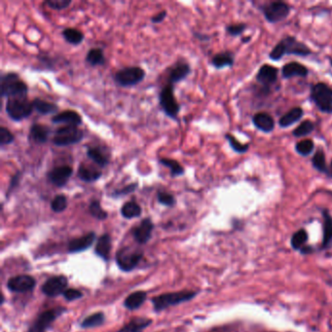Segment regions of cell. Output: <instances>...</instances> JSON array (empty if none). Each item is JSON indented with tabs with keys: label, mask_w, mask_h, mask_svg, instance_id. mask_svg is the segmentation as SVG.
Listing matches in <instances>:
<instances>
[{
	"label": "cell",
	"mask_w": 332,
	"mask_h": 332,
	"mask_svg": "<svg viewBox=\"0 0 332 332\" xmlns=\"http://www.w3.org/2000/svg\"><path fill=\"white\" fill-rule=\"evenodd\" d=\"M159 163L171 171V176L173 177H181L185 174L184 168L181 166V164L178 163L177 160L171 158H161L159 160Z\"/></svg>",
	"instance_id": "obj_36"
},
{
	"label": "cell",
	"mask_w": 332,
	"mask_h": 332,
	"mask_svg": "<svg viewBox=\"0 0 332 332\" xmlns=\"http://www.w3.org/2000/svg\"><path fill=\"white\" fill-rule=\"evenodd\" d=\"M64 296L65 298L68 300V301H73V300H76V299L81 298L83 296L82 292L78 289H75V288H70V289H67L64 293Z\"/></svg>",
	"instance_id": "obj_49"
},
{
	"label": "cell",
	"mask_w": 332,
	"mask_h": 332,
	"mask_svg": "<svg viewBox=\"0 0 332 332\" xmlns=\"http://www.w3.org/2000/svg\"><path fill=\"white\" fill-rule=\"evenodd\" d=\"M167 17V11L166 10H163V11L159 12L157 13L156 15H154L152 18H151V22L153 23H160V22H163Z\"/></svg>",
	"instance_id": "obj_51"
},
{
	"label": "cell",
	"mask_w": 332,
	"mask_h": 332,
	"mask_svg": "<svg viewBox=\"0 0 332 332\" xmlns=\"http://www.w3.org/2000/svg\"><path fill=\"white\" fill-rule=\"evenodd\" d=\"M303 115H304L303 108L299 106L293 107L280 118L279 125L281 128H288L293 124L298 122L299 120L303 117Z\"/></svg>",
	"instance_id": "obj_24"
},
{
	"label": "cell",
	"mask_w": 332,
	"mask_h": 332,
	"mask_svg": "<svg viewBox=\"0 0 332 332\" xmlns=\"http://www.w3.org/2000/svg\"><path fill=\"white\" fill-rule=\"evenodd\" d=\"M196 296L194 291H177L172 293H165L152 298L155 311L165 310L171 306H176L183 302L189 301Z\"/></svg>",
	"instance_id": "obj_6"
},
{
	"label": "cell",
	"mask_w": 332,
	"mask_h": 332,
	"mask_svg": "<svg viewBox=\"0 0 332 332\" xmlns=\"http://www.w3.org/2000/svg\"><path fill=\"white\" fill-rule=\"evenodd\" d=\"M15 142V135L10 130L1 126L0 127V145L5 146L13 144Z\"/></svg>",
	"instance_id": "obj_45"
},
{
	"label": "cell",
	"mask_w": 332,
	"mask_h": 332,
	"mask_svg": "<svg viewBox=\"0 0 332 332\" xmlns=\"http://www.w3.org/2000/svg\"><path fill=\"white\" fill-rule=\"evenodd\" d=\"M279 69L277 67H273L271 65H263L259 68L256 80L258 83L263 85L264 88H269L271 85L277 82Z\"/></svg>",
	"instance_id": "obj_15"
},
{
	"label": "cell",
	"mask_w": 332,
	"mask_h": 332,
	"mask_svg": "<svg viewBox=\"0 0 332 332\" xmlns=\"http://www.w3.org/2000/svg\"><path fill=\"white\" fill-rule=\"evenodd\" d=\"M95 239H96V234L94 232L88 233L83 237L74 239L68 244V252L74 254V253H80L85 250H88L94 243Z\"/></svg>",
	"instance_id": "obj_22"
},
{
	"label": "cell",
	"mask_w": 332,
	"mask_h": 332,
	"mask_svg": "<svg viewBox=\"0 0 332 332\" xmlns=\"http://www.w3.org/2000/svg\"><path fill=\"white\" fill-rule=\"evenodd\" d=\"M63 36L67 43L73 45V46H78V45L81 44L85 39L84 34L81 31H78L73 27L65 29L63 31Z\"/></svg>",
	"instance_id": "obj_34"
},
{
	"label": "cell",
	"mask_w": 332,
	"mask_h": 332,
	"mask_svg": "<svg viewBox=\"0 0 332 332\" xmlns=\"http://www.w3.org/2000/svg\"><path fill=\"white\" fill-rule=\"evenodd\" d=\"M235 58L232 52L224 51L217 53L212 57L211 65L216 69H222L224 67H231L234 65Z\"/></svg>",
	"instance_id": "obj_25"
},
{
	"label": "cell",
	"mask_w": 332,
	"mask_h": 332,
	"mask_svg": "<svg viewBox=\"0 0 332 332\" xmlns=\"http://www.w3.org/2000/svg\"><path fill=\"white\" fill-rule=\"evenodd\" d=\"M225 137L228 141L233 150L239 154H244L250 148V144L240 143L231 133H226Z\"/></svg>",
	"instance_id": "obj_42"
},
{
	"label": "cell",
	"mask_w": 332,
	"mask_h": 332,
	"mask_svg": "<svg viewBox=\"0 0 332 332\" xmlns=\"http://www.w3.org/2000/svg\"><path fill=\"white\" fill-rule=\"evenodd\" d=\"M36 282L29 275H20L13 277L8 281L7 288L13 292H26L34 289Z\"/></svg>",
	"instance_id": "obj_14"
},
{
	"label": "cell",
	"mask_w": 332,
	"mask_h": 332,
	"mask_svg": "<svg viewBox=\"0 0 332 332\" xmlns=\"http://www.w3.org/2000/svg\"><path fill=\"white\" fill-rule=\"evenodd\" d=\"M104 321V315L103 313H96L88 318H86L84 321L81 322V326L83 328H92V327H97L100 326Z\"/></svg>",
	"instance_id": "obj_40"
},
{
	"label": "cell",
	"mask_w": 332,
	"mask_h": 332,
	"mask_svg": "<svg viewBox=\"0 0 332 332\" xmlns=\"http://www.w3.org/2000/svg\"><path fill=\"white\" fill-rule=\"evenodd\" d=\"M261 11L266 21L270 23H277L286 20L290 14L291 7L284 1H272L261 6Z\"/></svg>",
	"instance_id": "obj_8"
},
{
	"label": "cell",
	"mask_w": 332,
	"mask_h": 332,
	"mask_svg": "<svg viewBox=\"0 0 332 332\" xmlns=\"http://www.w3.org/2000/svg\"><path fill=\"white\" fill-rule=\"evenodd\" d=\"M139 186V183L137 182H133V183H131L129 185H126L125 187H123L122 189H118V190H115L111 196L112 197H121V196H124V195H128V194H131L134 192L136 188Z\"/></svg>",
	"instance_id": "obj_48"
},
{
	"label": "cell",
	"mask_w": 332,
	"mask_h": 332,
	"mask_svg": "<svg viewBox=\"0 0 332 332\" xmlns=\"http://www.w3.org/2000/svg\"><path fill=\"white\" fill-rule=\"evenodd\" d=\"M144 68L140 67H124L115 72L113 79L120 87H133L144 81L145 78Z\"/></svg>",
	"instance_id": "obj_7"
},
{
	"label": "cell",
	"mask_w": 332,
	"mask_h": 332,
	"mask_svg": "<svg viewBox=\"0 0 332 332\" xmlns=\"http://www.w3.org/2000/svg\"><path fill=\"white\" fill-rule=\"evenodd\" d=\"M143 212L142 207L134 201H129L125 203L121 208V214L123 217L127 219H132L134 217L141 216Z\"/></svg>",
	"instance_id": "obj_31"
},
{
	"label": "cell",
	"mask_w": 332,
	"mask_h": 332,
	"mask_svg": "<svg viewBox=\"0 0 332 332\" xmlns=\"http://www.w3.org/2000/svg\"><path fill=\"white\" fill-rule=\"evenodd\" d=\"M89 211L95 218L99 220H104L108 216V213L101 208L100 201L98 200H94L91 202L89 206Z\"/></svg>",
	"instance_id": "obj_41"
},
{
	"label": "cell",
	"mask_w": 332,
	"mask_h": 332,
	"mask_svg": "<svg viewBox=\"0 0 332 332\" xmlns=\"http://www.w3.org/2000/svg\"><path fill=\"white\" fill-rule=\"evenodd\" d=\"M33 104H34V109L41 115L55 114L59 110L58 104L38 98L33 100Z\"/></svg>",
	"instance_id": "obj_28"
},
{
	"label": "cell",
	"mask_w": 332,
	"mask_h": 332,
	"mask_svg": "<svg viewBox=\"0 0 332 332\" xmlns=\"http://www.w3.org/2000/svg\"><path fill=\"white\" fill-rule=\"evenodd\" d=\"M143 258V253L139 251H134L132 248H123L116 256V261L119 268L129 272L133 270Z\"/></svg>",
	"instance_id": "obj_10"
},
{
	"label": "cell",
	"mask_w": 332,
	"mask_h": 332,
	"mask_svg": "<svg viewBox=\"0 0 332 332\" xmlns=\"http://www.w3.org/2000/svg\"><path fill=\"white\" fill-rule=\"evenodd\" d=\"M84 139V133L76 126H64L57 129L52 143L58 147H66L79 144Z\"/></svg>",
	"instance_id": "obj_5"
},
{
	"label": "cell",
	"mask_w": 332,
	"mask_h": 332,
	"mask_svg": "<svg viewBox=\"0 0 332 332\" xmlns=\"http://www.w3.org/2000/svg\"><path fill=\"white\" fill-rule=\"evenodd\" d=\"M312 53V50L307 45L299 41L296 37L288 35L276 44L270 52L269 57L272 61H280L286 55L308 57Z\"/></svg>",
	"instance_id": "obj_1"
},
{
	"label": "cell",
	"mask_w": 332,
	"mask_h": 332,
	"mask_svg": "<svg viewBox=\"0 0 332 332\" xmlns=\"http://www.w3.org/2000/svg\"><path fill=\"white\" fill-rule=\"evenodd\" d=\"M330 194H331V196H332V192H330Z\"/></svg>",
	"instance_id": "obj_53"
},
{
	"label": "cell",
	"mask_w": 332,
	"mask_h": 332,
	"mask_svg": "<svg viewBox=\"0 0 332 332\" xmlns=\"http://www.w3.org/2000/svg\"><path fill=\"white\" fill-rule=\"evenodd\" d=\"M159 102L167 116L176 120L180 111V105L175 97L174 85L169 84L161 90L159 95Z\"/></svg>",
	"instance_id": "obj_9"
},
{
	"label": "cell",
	"mask_w": 332,
	"mask_h": 332,
	"mask_svg": "<svg viewBox=\"0 0 332 332\" xmlns=\"http://www.w3.org/2000/svg\"><path fill=\"white\" fill-rule=\"evenodd\" d=\"M253 123L258 130L266 133H272L276 125L274 118L267 112L255 113L253 117Z\"/></svg>",
	"instance_id": "obj_19"
},
{
	"label": "cell",
	"mask_w": 332,
	"mask_h": 332,
	"mask_svg": "<svg viewBox=\"0 0 332 332\" xmlns=\"http://www.w3.org/2000/svg\"><path fill=\"white\" fill-rule=\"evenodd\" d=\"M309 74L308 68L298 62H290L282 68V76L285 79L306 77Z\"/></svg>",
	"instance_id": "obj_21"
},
{
	"label": "cell",
	"mask_w": 332,
	"mask_h": 332,
	"mask_svg": "<svg viewBox=\"0 0 332 332\" xmlns=\"http://www.w3.org/2000/svg\"><path fill=\"white\" fill-rule=\"evenodd\" d=\"M50 134H51V129L48 126L35 123L30 129L29 139L30 141H33L35 144H44L48 142Z\"/></svg>",
	"instance_id": "obj_20"
},
{
	"label": "cell",
	"mask_w": 332,
	"mask_h": 332,
	"mask_svg": "<svg viewBox=\"0 0 332 332\" xmlns=\"http://www.w3.org/2000/svg\"><path fill=\"white\" fill-rule=\"evenodd\" d=\"M87 156L89 159H91L94 163H96L100 168H105L109 164V159L105 155L100 147H88L87 148Z\"/></svg>",
	"instance_id": "obj_29"
},
{
	"label": "cell",
	"mask_w": 332,
	"mask_h": 332,
	"mask_svg": "<svg viewBox=\"0 0 332 332\" xmlns=\"http://www.w3.org/2000/svg\"><path fill=\"white\" fill-rule=\"evenodd\" d=\"M310 99L319 110L332 114V88L324 82H319L311 87Z\"/></svg>",
	"instance_id": "obj_3"
},
{
	"label": "cell",
	"mask_w": 332,
	"mask_h": 332,
	"mask_svg": "<svg viewBox=\"0 0 332 332\" xmlns=\"http://www.w3.org/2000/svg\"><path fill=\"white\" fill-rule=\"evenodd\" d=\"M157 200L161 205L166 207H174L177 204L176 197L167 191H159L157 193Z\"/></svg>",
	"instance_id": "obj_44"
},
{
	"label": "cell",
	"mask_w": 332,
	"mask_h": 332,
	"mask_svg": "<svg viewBox=\"0 0 332 332\" xmlns=\"http://www.w3.org/2000/svg\"><path fill=\"white\" fill-rule=\"evenodd\" d=\"M314 149H315V144H314L313 140H311V139H305L295 144L296 152L298 153L299 155L303 156V157L310 155L311 153L314 151Z\"/></svg>",
	"instance_id": "obj_38"
},
{
	"label": "cell",
	"mask_w": 332,
	"mask_h": 332,
	"mask_svg": "<svg viewBox=\"0 0 332 332\" xmlns=\"http://www.w3.org/2000/svg\"><path fill=\"white\" fill-rule=\"evenodd\" d=\"M67 288V279L65 276L50 278L45 282L42 291L49 297H55L65 293Z\"/></svg>",
	"instance_id": "obj_13"
},
{
	"label": "cell",
	"mask_w": 332,
	"mask_h": 332,
	"mask_svg": "<svg viewBox=\"0 0 332 332\" xmlns=\"http://www.w3.org/2000/svg\"><path fill=\"white\" fill-rule=\"evenodd\" d=\"M111 238L108 234H104L100 237L96 245V254L103 258L104 260H108L110 256Z\"/></svg>",
	"instance_id": "obj_30"
},
{
	"label": "cell",
	"mask_w": 332,
	"mask_h": 332,
	"mask_svg": "<svg viewBox=\"0 0 332 332\" xmlns=\"http://www.w3.org/2000/svg\"><path fill=\"white\" fill-rule=\"evenodd\" d=\"M246 29V24L244 22H239V23H232L226 26L227 34L231 36H239L243 34L244 30Z\"/></svg>",
	"instance_id": "obj_47"
},
{
	"label": "cell",
	"mask_w": 332,
	"mask_h": 332,
	"mask_svg": "<svg viewBox=\"0 0 332 332\" xmlns=\"http://www.w3.org/2000/svg\"><path fill=\"white\" fill-rule=\"evenodd\" d=\"M67 198L64 194H58L51 202V209L57 213L63 212L67 208Z\"/></svg>",
	"instance_id": "obj_43"
},
{
	"label": "cell",
	"mask_w": 332,
	"mask_h": 332,
	"mask_svg": "<svg viewBox=\"0 0 332 332\" xmlns=\"http://www.w3.org/2000/svg\"><path fill=\"white\" fill-rule=\"evenodd\" d=\"M21 177H22V173L21 172H17L13 177H12L11 180H10V184H9V188H8V192H7V195L8 193H10L12 190L16 188L19 183H20V180H21Z\"/></svg>",
	"instance_id": "obj_50"
},
{
	"label": "cell",
	"mask_w": 332,
	"mask_h": 332,
	"mask_svg": "<svg viewBox=\"0 0 332 332\" xmlns=\"http://www.w3.org/2000/svg\"><path fill=\"white\" fill-rule=\"evenodd\" d=\"M323 236L322 247H327L332 243V216L327 210H322Z\"/></svg>",
	"instance_id": "obj_27"
},
{
	"label": "cell",
	"mask_w": 332,
	"mask_h": 332,
	"mask_svg": "<svg viewBox=\"0 0 332 332\" xmlns=\"http://www.w3.org/2000/svg\"><path fill=\"white\" fill-rule=\"evenodd\" d=\"M154 224L150 218H144L139 226L133 229V237L139 244H146L152 235Z\"/></svg>",
	"instance_id": "obj_16"
},
{
	"label": "cell",
	"mask_w": 332,
	"mask_h": 332,
	"mask_svg": "<svg viewBox=\"0 0 332 332\" xmlns=\"http://www.w3.org/2000/svg\"><path fill=\"white\" fill-rule=\"evenodd\" d=\"M72 174H73L72 167L65 165V166L56 167L54 169H52L48 173L47 177L52 184L61 188L67 185Z\"/></svg>",
	"instance_id": "obj_12"
},
{
	"label": "cell",
	"mask_w": 332,
	"mask_h": 332,
	"mask_svg": "<svg viewBox=\"0 0 332 332\" xmlns=\"http://www.w3.org/2000/svg\"><path fill=\"white\" fill-rule=\"evenodd\" d=\"M315 128H316L315 123L311 120H305V121L300 123L298 127H296L292 131V135L295 137H303V136L309 135L315 131Z\"/></svg>",
	"instance_id": "obj_37"
},
{
	"label": "cell",
	"mask_w": 332,
	"mask_h": 332,
	"mask_svg": "<svg viewBox=\"0 0 332 332\" xmlns=\"http://www.w3.org/2000/svg\"><path fill=\"white\" fill-rule=\"evenodd\" d=\"M85 61L92 67L103 66L105 64V56L103 54V50L101 48H92L87 53Z\"/></svg>",
	"instance_id": "obj_33"
},
{
	"label": "cell",
	"mask_w": 332,
	"mask_h": 332,
	"mask_svg": "<svg viewBox=\"0 0 332 332\" xmlns=\"http://www.w3.org/2000/svg\"><path fill=\"white\" fill-rule=\"evenodd\" d=\"M146 293L144 291H135L130 294L125 300V306L129 310H135L140 308L146 300Z\"/></svg>",
	"instance_id": "obj_35"
},
{
	"label": "cell",
	"mask_w": 332,
	"mask_h": 332,
	"mask_svg": "<svg viewBox=\"0 0 332 332\" xmlns=\"http://www.w3.org/2000/svg\"><path fill=\"white\" fill-rule=\"evenodd\" d=\"M308 241V233L304 229H300L291 237V246L294 250H302Z\"/></svg>",
	"instance_id": "obj_39"
},
{
	"label": "cell",
	"mask_w": 332,
	"mask_h": 332,
	"mask_svg": "<svg viewBox=\"0 0 332 332\" xmlns=\"http://www.w3.org/2000/svg\"><path fill=\"white\" fill-rule=\"evenodd\" d=\"M102 176V173L94 168L85 165L84 163H81L78 167L77 177L84 182H95L100 179Z\"/></svg>",
	"instance_id": "obj_23"
},
{
	"label": "cell",
	"mask_w": 332,
	"mask_h": 332,
	"mask_svg": "<svg viewBox=\"0 0 332 332\" xmlns=\"http://www.w3.org/2000/svg\"><path fill=\"white\" fill-rule=\"evenodd\" d=\"M312 164H313V167L321 174H324L327 177H332L330 170H329V168L327 166V163H326L325 153L321 148H319L313 156Z\"/></svg>",
	"instance_id": "obj_26"
},
{
	"label": "cell",
	"mask_w": 332,
	"mask_h": 332,
	"mask_svg": "<svg viewBox=\"0 0 332 332\" xmlns=\"http://www.w3.org/2000/svg\"><path fill=\"white\" fill-rule=\"evenodd\" d=\"M63 313H64V309L62 308L45 311L37 317V319L34 321V324L32 325L29 332L46 331L47 328L52 324V322Z\"/></svg>",
	"instance_id": "obj_11"
},
{
	"label": "cell",
	"mask_w": 332,
	"mask_h": 332,
	"mask_svg": "<svg viewBox=\"0 0 332 332\" xmlns=\"http://www.w3.org/2000/svg\"><path fill=\"white\" fill-rule=\"evenodd\" d=\"M46 5L54 10H64L72 3L71 0H47Z\"/></svg>",
	"instance_id": "obj_46"
},
{
	"label": "cell",
	"mask_w": 332,
	"mask_h": 332,
	"mask_svg": "<svg viewBox=\"0 0 332 332\" xmlns=\"http://www.w3.org/2000/svg\"><path fill=\"white\" fill-rule=\"evenodd\" d=\"M34 109L33 101H30L27 97L8 98L6 101V112L15 122H20L30 117Z\"/></svg>",
	"instance_id": "obj_4"
},
{
	"label": "cell",
	"mask_w": 332,
	"mask_h": 332,
	"mask_svg": "<svg viewBox=\"0 0 332 332\" xmlns=\"http://www.w3.org/2000/svg\"><path fill=\"white\" fill-rule=\"evenodd\" d=\"M329 170H330V173H331V175H332V160H331V163H330V167H329Z\"/></svg>",
	"instance_id": "obj_52"
},
{
	"label": "cell",
	"mask_w": 332,
	"mask_h": 332,
	"mask_svg": "<svg viewBox=\"0 0 332 332\" xmlns=\"http://www.w3.org/2000/svg\"><path fill=\"white\" fill-rule=\"evenodd\" d=\"M0 93L2 97H26L29 93L27 84L22 81L20 75L15 72H8L1 76Z\"/></svg>",
	"instance_id": "obj_2"
},
{
	"label": "cell",
	"mask_w": 332,
	"mask_h": 332,
	"mask_svg": "<svg viewBox=\"0 0 332 332\" xmlns=\"http://www.w3.org/2000/svg\"><path fill=\"white\" fill-rule=\"evenodd\" d=\"M190 73H191V67L189 64L184 62H177V64L174 65L169 70L168 79L170 84L174 85L187 78Z\"/></svg>",
	"instance_id": "obj_17"
},
{
	"label": "cell",
	"mask_w": 332,
	"mask_h": 332,
	"mask_svg": "<svg viewBox=\"0 0 332 332\" xmlns=\"http://www.w3.org/2000/svg\"><path fill=\"white\" fill-rule=\"evenodd\" d=\"M51 121L53 124H67V126H76L79 127L83 120L82 116L74 110H65L55 114Z\"/></svg>",
	"instance_id": "obj_18"
},
{
	"label": "cell",
	"mask_w": 332,
	"mask_h": 332,
	"mask_svg": "<svg viewBox=\"0 0 332 332\" xmlns=\"http://www.w3.org/2000/svg\"><path fill=\"white\" fill-rule=\"evenodd\" d=\"M151 321L149 319L136 318L124 325L119 332H142L151 323Z\"/></svg>",
	"instance_id": "obj_32"
}]
</instances>
